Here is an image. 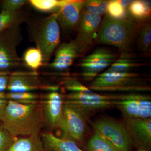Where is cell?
<instances>
[{
  "label": "cell",
  "instance_id": "6da1fadb",
  "mask_svg": "<svg viewBox=\"0 0 151 151\" xmlns=\"http://www.w3.org/2000/svg\"><path fill=\"white\" fill-rule=\"evenodd\" d=\"M2 126L13 137L39 135L44 125L41 103L23 104L9 100Z\"/></svg>",
  "mask_w": 151,
  "mask_h": 151
},
{
  "label": "cell",
  "instance_id": "7a4b0ae2",
  "mask_svg": "<svg viewBox=\"0 0 151 151\" xmlns=\"http://www.w3.org/2000/svg\"><path fill=\"white\" fill-rule=\"evenodd\" d=\"M140 24L132 17L112 18L105 15L101 22L96 39L97 44L112 45L122 53H133Z\"/></svg>",
  "mask_w": 151,
  "mask_h": 151
},
{
  "label": "cell",
  "instance_id": "3957f363",
  "mask_svg": "<svg viewBox=\"0 0 151 151\" xmlns=\"http://www.w3.org/2000/svg\"><path fill=\"white\" fill-rule=\"evenodd\" d=\"M91 91L100 92H139L151 90L139 73L129 72L113 73L105 71L100 73L89 84Z\"/></svg>",
  "mask_w": 151,
  "mask_h": 151
},
{
  "label": "cell",
  "instance_id": "277c9868",
  "mask_svg": "<svg viewBox=\"0 0 151 151\" xmlns=\"http://www.w3.org/2000/svg\"><path fill=\"white\" fill-rule=\"evenodd\" d=\"M30 38L42 55L43 65L49 62L60 43V29L55 13L30 25Z\"/></svg>",
  "mask_w": 151,
  "mask_h": 151
},
{
  "label": "cell",
  "instance_id": "5b68a950",
  "mask_svg": "<svg viewBox=\"0 0 151 151\" xmlns=\"http://www.w3.org/2000/svg\"><path fill=\"white\" fill-rule=\"evenodd\" d=\"M20 26H12L0 32V71L5 72L21 65L17 52L23 39Z\"/></svg>",
  "mask_w": 151,
  "mask_h": 151
},
{
  "label": "cell",
  "instance_id": "8992f818",
  "mask_svg": "<svg viewBox=\"0 0 151 151\" xmlns=\"http://www.w3.org/2000/svg\"><path fill=\"white\" fill-rule=\"evenodd\" d=\"M92 125L95 132L119 151H131L133 143L124 124L113 118L104 117L92 122Z\"/></svg>",
  "mask_w": 151,
  "mask_h": 151
},
{
  "label": "cell",
  "instance_id": "52a82bcc",
  "mask_svg": "<svg viewBox=\"0 0 151 151\" xmlns=\"http://www.w3.org/2000/svg\"><path fill=\"white\" fill-rule=\"evenodd\" d=\"M86 119L76 107L63 102L62 117L59 127L64 137L82 145L87 130Z\"/></svg>",
  "mask_w": 151,
  "mask_h": 151
},
{
  "label": "cell",
  "instance_id": "ba28073f",
  "mask_svg": "<svg viewBox=\"0 0 151 151\" xmlns=\"http://www.w3.org/2000/svg\"><path fill=\"white\" fill-rule=\"evenodd\" d=\"M118 58V55L108 49H96L80 60L79 65L82 70V77L87 81L94 80L100 72L110 67Z\"/></svg>",
  "mask_w": 151,
  "mask_h": 151
},
{
  "label": "cell",
  "instance_id": "9c48e42d",
  "mask_svg": "<svg viewBox=\"0 0 151 151\" xmlns=\"http://www.w3.org/2000/svg\"><path fill=\"white\" fill-rule=\"evenodd\" d=\"M102 20L101 17L90 14L83 9L76 29V37L74 40L82 55L95 41Z\"/></svg>",
  "mask_w": 151,
  "mask_h": 151
},
{
  "label": "cell",
  "instance_id": "30bf717a",
  "mask_svg": "<svg viewBox=\"0 0 151 151\" xmlns=\"http://www.w3.org/2000/svg\"><path fill=\"white\" fill-rule=\"evenodd\" d=\"M115 107L122 112L124 118H151V99L149 95L131 93L127 99L116 101Z\"/></svg>",
  "mask_w": 151,
  "mask_h": 151
},
{
  "label": "cell",
  "instance_id": "8fae6325",
  "mask_svg": "<svg viewBox=\"0 0 151 151\" xmlns=\"http://www.w3.org/2000/svg\"><path fill=\"white\" fill-rule=\"evenodd\" d=\"M124 125L133 145L149 151L151 147V119L124 118Z\"/></svg>",
  "mask_w": 151,
  "mask_h": 151
},
{
  "label": "cell",
  "instance_id": "7c38bea8",
  "mask_svg": "<svg viewBox=\"0 0 151 151\" xmlns=\"http://www.w3.org/2000/svg\"><path fill=\"white\" fill-rule=\"evenodd\" d=\"M84 1L69 0L55 12L59 27L65 33H69L76 29L83 10Z\"/></svg>",
  "mask_w": 151,
  "mask_h": 151
},
{
  "label": "cell",
  "instance_id": "4fadbf2b",
  "mask_svg": "<svg viewBox=\"0 0 151 151\" xmlns=\"http://www.w3.org/2000/svg\"><path fill=\"white\" fill-rule=\"evenodd\" d=\"M41 104L44 124L51 129L58 128L63 108L62 96L57 91H51L45 95Z\"/></svg>",
  "mask_w": 151,
  "mask_h": 151
},
{
  "label": "cell",
  "instance_id": "5bb4252c",
  "mask_svg": "<svg viewBox=\"0 0 151 151\" xmlns=\"http://www.w3.org/2000/svg\"><path fill=\"white\" fill-rule=\"evenodd\" d=\"M7 89L10 92H30L39 89L56 91L58 87L45 85L39 77L34 74L19 73L9 76Z\"/></svg>",
  "mask_w": 151,
  "mask_h": 151
},
{
  "label": "cell",
  "instance_id": "9a60e30c",
  "mask_svg": "<svg viewBox=\"0 0 151 151\" xmlns=\"http://www.w3.org/2000/svg\"><path fill=\"white\" fill-rule=\"evenodd\" d=\"M81 56L80 49L75 40H71L58 46L55 50L54 59L49 65L56 71H64L72 65L76 58Z\"/></svg>",
  "mask_w": 151,
  "mask_h": 151
},
{
  "label": "cell",
  "instance_id": "2e32d148",
  "mask_svg": "<svg viewBox=\"0 0 151 151\" xmlns=\"http://www.w3.org/2000/svg\"><path fill=\"white\" fill-rule=\"evenodd\" d=\"M41 138L46 151H84L71 140L58 137L50 132H44Z\"/></svg>",
  "mask_w": 151,
  "mask_h": 151
},
{
  "label": "cell",
  "instance_id": "e0dca14e",
  "mask_svg": "<svg viewBox=\"0 0 151 151\" xmlns=\"http://www.w3.org/2000/svg\"><path fill=\"white\" fill-rule=\"evenodd\" d=\"M117 101H84V100H63L64 103L71 104L76 107L84 115L86 120L92 113L96 111L115 107Z\"/></svg>",
  "mask_w": 151,
  "mask_h": 151
},
{
  "label": "cell",
  "instance_id": "ac0fdd59",
  "mask_svg": "<svg viewBox=\"0 0 151 151\" xmlns=\"http://www.w3.org/2000/svg\"><path fill=\"white\" fill-rule=\"evenodd\" d=\"M133 53H122L113 64L106 71L113 73L131 72L134 68L147 65V63L138 61L134 58Z\"/></svg>",
  "mask_w": 151,
  "mask_h": 151
},
{
  "label": "cell",
  "instance_id": "d6986e66",
  "mask_svg": "<svg viewBox=\"0 0 151 151\" xmlns=\"http://www.w3.org/2000/svg\"><path fill=\"white\" fill-rule=\"evenodd\" d=\"M7 151H46L39 135L16 139Z\"/></svg>",
  "mask_w": 151,
  "mask_h": 151
},
{
  "label": "cell",
  "instance_id": "ffe728a7",
  "mask_svg": "<svg viewBox=\"0 0 151 151\" xmlns=\"http://www.w3.org/2000/svg\"><path fill=\"white\" fill-rule=\"evenodd\" d=\"M27 19L28 13L23 9L15 12L1 10L0 13V32L12 26L21 25Z\"/></svg>",
  "mask_w": 151,
  "mask_h": 151
},
{
  "label": "cell",
  "instance_id": "44dd1931",
  "mask_svg": "<svg viewBox=\"0 0 151 151\" xmlns=\"http://www.w3.org/2000/svg\"><path fill=\"white\" fill-rule=\"evenodd\" d=\"M138 50L142 54L149 55L151 52V24L146 21L140 24L137 41Z\"/></svg>",
  "mask_w": 151,
  "mask_h": 151
},
{
  "label": "cell",
  "instance_id": "7402d4cb",
  "mask_svg": "<svg viewBox=\"0 0 151 151\" xmlns=\"http://www.w3.org/2000/svg\"><path fill=\"white\" fill-rule=\"evenodd\" d=\"M132 17L135 20L146 19L151 16V6L146 1H132L128 7Z\"/></svg>",
  "mask_w": 151,
  "mask_h": 151
},
{
  "label": "cell",
  "instance_id": "603a6c76",
  "mask_svg": "<svg viewBox=\"0 0 151 151\" xmlns=\"http://www.w3.org/2000/svg\"><path fill=\"white\" fill-rule=\"evenodd\" d=\"M86 149L87 151H119L110 142L96 132L89 139Z\"/></svg>",
  "mask_w": 151,
  "mask_h": 151
},
{
  "label": "cell",
  "instance_id": "cb8c5ba5",
  "mask_svg": "<svg viewBox=\"0 0 151 151\" xmlns=\"http://www.w3.org/2000/svg\"><path fill=\"white\" fill-rule=\"evenodd\" d=\"M29 3L37 10L44 12H53L68 2V0H30Z\"/></svg>",
  "mask_w": 151,
  "mask_h": 151
},
{
  "label": "cell",
  "instance_id": "d4e9b609",
  "mask_svg": "<svg viewBox=\"0 0 151 151\" xmlns=\"http://www.w3.org/2000/svg\"><path fill=\"white\" fill-rule=\"evenodd\" d=\"M24 61L27 66L36 70L43 65V58L40 50L36 47L27 50L24 55Z\"/></svg>",
  "mask_w": 151,
  "mask_h": 151
},
{
  "label": "cell",
  "instance_id": "484cf974",
  "mask_svg": "<svg viewBox=\"0 0 151 151\" xmlns=\"http://www.w3.org/2000/svg\"><path fill=\"white\" fill-rule=\"evenodd\" d=\"M108 2L105 0L84 1L83 10L90 14L101 17L107 13Z\"/></svg>",
  "mask_w": 151,
  "mask_h": 151
},
{
  "label": "cell",
  "instance_id": "4316f807",
  "mask_svg": "<svg viewBox=\"0 0 151 151\" xmlns=\"http://www.w3.org/2000/svg\"><path fill=\"white\" fill-rule=\"evenodd\" d=\"M37 94L31 92H9L5 94V98L8 100L15 101L23 104H29L37 102Z\"/></svg>",
  "mask_w": 151,
  "mask_h": 151
},
{
  "label": "cell",
  "instance_id": "83f0119b",
  "mask_svg": "<svg viewBox=\"0 0 151 151\" xmlns=\"http://www.w3.org/2000/svg\"><path fill=\"white\" fill-rule=\"evenodd\" d=\"M107 14L109 16L115 19H122L127 17L126 9L120 5L117 0L109 1Z\"/></svg>",
  "mask_w": 151,
  "mask_h": 151
},
{
  "label": "cell",
  "instance_id": "f1b7e54d",
  "mask_svg": "<svg viewBox=\"0 0 151 151\" xmlns=\"http://www.w3.org/2000/svg\"><path fill=\"white\" fill-rule=\"evenodd\" d=\"M63 84L67 90L71 91L72 92L90 93L93 92L75 78H66L63 81Z\"/></svg>",
  "mask_w": 151,
  "mask_h": 151
},
{
  "label": "cell",
  "instance_id": "f546056e",
  "mask_svg": "<svg viewBox=\"0 0 151 151\" xmlns=\"http://www.w3.org/2000/svg\"><path fill=\"white\" fill-rule=\"evenodd\" d=\"M29 1L25 0H4L1 3L2 10L15 12L21 9Z\"/></svg>",
  "mask_w": 151,
  "mask_h": 151
},
{
  "label": "cell",
  "instance_id": "4dcf8cb0",
  "mask_svg": "<svg viewBox=\"0 0 151 151\" xmlns=\"http://www.w3.org/2000/svg\"><path fill=\"white\" fill-rule=\"evenodd\" d=\"M16 139L11 136L2 125L0 126V151H7Z\"/></svg>",
  "mask_w": 151,
  "mask_h": 151
},
{
  "label": "cell",
  "instance_id": "1f68e13d",
  "mask_svg": "<svg viewBox=\"0 0 151 151\" xmlns=\"http://www.w3.org/2000/svg\"><path fill=\"white\" fill-rule=\"evenodd\" d=\"M8 101L5 98V94L3 92L0 93V121L2 122L4 120L6 106Z\"/></svg>",
  "mask_w": 151,
  "mask_h": 151
},
{
  "label": "cell",
  "instance_id": "d6a6232c",
  "mask_svg": "<svg viewBox=\"0 0 151 151\" xmlns=\"http://www.w3.org/2000/svg\"><path fill=\"white\" fill-rule=\"evenodd\" d=\"M9 76L6 72H0V93L7 89Z\"/></svg>",
  "mask_w": 151,
  "mask_h": 151
},
{
  "label": "cell",
  "instance_id": "836d02e7",
  "mask_svg": "<svg viewBox=\"0 0 151 151\" xmlns=\"http://www.w3.org/2000/svg\"><path fill=\"white\" fill-rule=\"evenodd\" d=\"M118 2L120 4V5L124 9H127L129 7L130 3L132 2V1H124V0H117Z\"/></svg>",
  "mask_w": 151,
  "mask_h": 151
},
{
  "label": "cell",
  "instance_id": "e575fe53",
  "mask_svg": "<svg viewBox=\"0 0 151 151\" xmlns=\"http://www.w3.org/2000/svg\"><path fill=\"white\" fill-rule=\"evenodd\" d=\"M137 151H149L148 150H145V149H139V150H138Z\"/></svg>",
  "mask_w": 151,
  "mask_h": 151
}]
</instances>
